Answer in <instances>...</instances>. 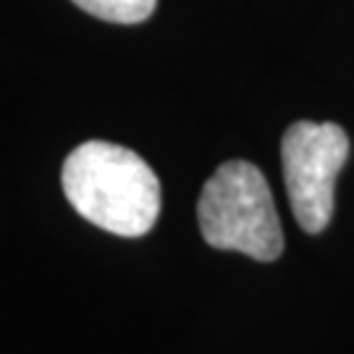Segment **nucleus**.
<instances>
[{
	"label": "nucleus",
	"instance_id": "f257e3e1",
	"mask_svg": "<svg viewBox=\"0 0 354 354\" xmlns=\"http://www.w3.org/2000/svg\"><path fill=\"white\" fill-rule=\"evenodd\" d=\"M66 200L89 223L118 236H145L160 215V181L129 147L89 140L61 171Z\"/></svg>",
	"mask_w": 354,
	"mask_h": 354
},
{
	"label": "nucleus",
	"instance_id": "f03ea898",
	"mask_svg": "<svg viewBox=\"0 0 354 354\" xmlns=\"http://www.w3.org/2000/svg\"><path fill=\"white\" fill-rule=\"evenodd\" d=\"M197 218L203 239L215 250L270 263L283 252V234L266 176L247 160L218 165L203 187Z\"/></svg>",
	"mask_w": 354,
	"mask_h": 354
},
{
	"label": "nucleus",
	"instance_id": "7ed1b4c3",
	"mask_svg": "<svg viewBox=\"0 0 354 354\" xmlns=\"http://www.w3.org/2000/svg\"><path fill=\"white\" fill-rule=\"evenodd\" d=\"M283 181L297 223L320 234L333 218L336 178L349 158V137L336 124L297 121L281 142Z\"/></svg>",
	"mask_w": 354,
	"mask_h": 354
},
{
	"label": "nucleus",
	"instance_id": "20e7f679",
	"mask_svg": "<svg viewBox=\"0 0 354 354\" xmlns=\"http://www.w3.org/2000/svg\"><path fill=\"white\" fill-rule=\"evenodd\" d=\"M89 16L113 24H140L147 21L158 6V0H71Z\"/></svg>",
	"mask_w": 354,
	"mask_h": 354
}]
</instances>
